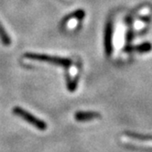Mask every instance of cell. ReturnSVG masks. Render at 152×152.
<instances>
[{
	"instance_id": "obj_4",
	"label": "cell",
	"mask_w": 152,
	"mask_h": 152,
	"mask_svg": "<svg viewBox=\"0 0 152 152\" xmlns=\"http://www.w3.org/2000/svg\"><path fill=\"white\" fill-rule=\"evenodd\" d=\"M13 112L16 115H18V116H20L21 118H23L24 120H26L27 122L30 123L31 125H33L34 126H36L37 128H39V130H45L47 128V125L45 124V122L39 120V119H38L36 116L32 115L28 112L25 111L23 108L15 107L14 109H13Z\"/></svg>"
},
{
	"instance_id": "obj_3",
	"label": "cell",
	"mask_w": 152,
	"mask_h": 152,
	"mask_svg": "<svg viewBox=\"0 0 152 152\" xmlns=\"http://www.w3.org/2000/svg\"><path fill=\"white\" fill-rule=\"evenodd\" d=\"M25 58L29 59V60H35V61H47L50 62L53 64H58L61 66H67L72 63V61L69 59H62L59 57H53V56H49L45 55V54H36V53H26Z\"/></svg>"
},
{
	"instance_id": "obj_2",
	"label": "cell",
	"mask_w": 152,
	"mask_h": 152,
	"mask_svg": "<svg viewBox=\"0 0 152 152\" xmlns=\"http://www.w3.org/2000/svg\"><path fill=\"white\" fill-rule=\"evenodd\" d=\"M84 17H85V12L82 9L76 10V11L71 13L66 18H64V19L61 22V27L66 31H72L79 27Z\"/></svg>"
},
{
	"instance_id": "obj_1",
	"label": "cell",
	"mask_w": 152,
	"mask_h": 152,
	"mask_svg": "<svg viewBox=\"0 0 152 152\" xmlns=\"http://www.w3.org/2000/svg\"><path fill=\"white\" fill-rule=\"evenodd\" d=\"M151 11L152 8L151 6L145 4L140 6L134 15V22H133V27L134 29L137 32L144 30L148 24L149 23V19L151 16Z\"/></svg>"
},
{
	"instance_id": "obj_5",
	"label": "cell",
	"mask_w": 152,
	"mask_h": 152,
	"mask_svg": "<svg viewBox=\"0 0 152 152\" xmlns=\"http://www.w3.org/2000/svg\"><path fill=\"white\" fill-rule=\"evenodd\" d=\"M97 116H99V115L97 113H93V112H79L76 114L75 118L78 121H86L90 120V119L95 118Z\"/></svg>"
},
{
	"instance_id": "obj_6",
	"label": "cell",
	"mask_w": 152,
	"mask_h": 152,
	"mask_svg": "<svg viewBox=\"0 0 152 152\" xmlns=\"http://www.w3.org/2000/svg\"><path fill=\"white\" fill-rule=\"evenodd\" d=\"M0 39H1L2 42L4 43V45L8 46V45H10V43H11V39H10L9 36L7 35L6 30L4 29L1 23H0Z\"/></svg>"
}]
</instances>
